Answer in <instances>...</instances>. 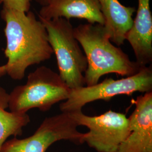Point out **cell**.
Wrapping results in <instances>:
<instances>
[{"instance_id": "obj_1", "label": "cell", "mask_w": 152, "mask_h": 152, "mask_svg": "<svg viewBox=\"0 0 152 152\" xmlns=\"http://www.w3.org/2000/svg\"><path fill=\"white\" fill-rule=\"evenodd\" d=\"M1 17L5 22L6 74L13 80H20L29 66L49 60L53 51L46 28L32 11L3 7Z\"/></svg>"}, {"instance_id": "obj_2", "label": "cell", "mask_w": 152, "mask_h": 152, "mask_svg": "<svg viewBox=\"0 0 152 152\" xmlns=\"http://www.w3.org/2000/svg\"><path fill=\"white\" fill-rule=\"evenodd\" d=\"M73 33L87 59V69L84 75L86 86L97 84L105 75L115 73L128 77L136 74L143 67L131 61L121 49L111 43L103 25L81 24L74 28Z\"/></svg>"}, {"instance_id": "obj_3", "label": "cell", "mask_w": 152, "mask_h": 152, "mask_svg": "<svg viewBox=\"0 0 152 152\" xmlns=\"http://www.w3.org/2000/svg\"><path fill=\"white\" fill-rule=\"evenodd\" d=\"M71 92L58 73L41 66L29 74L26 84L13 89L8 108L17 113H27L33 108L46 112L55 104L67 100Z\"/></svg>"}, {"instance_id": "obj_4", "label": "cell", "mask_w": 152, "mask_h": 152, "mask_svg": "<svg viewBox=\"0 0 152 152\" xmlns=\"http://www.w3.org/2000/svg\"><path fill=\"white\" fill-rule=\"evenodd\" d=\"M39 19L47 31L61 78L71 89L85 86L87 59L74 36V28L69 20L62 18L50 20L39 18Z\"/></svg>"}, {"instance_id": "obj_5", "label": "cell", "mask_w": 152, "mask_h": 152, "mask_svg": "<svg viewBox=\"0 0 152 152\" xmlns=\"http://www.w3.org/2000/svg\"><path fill=\"white\" fill-rule=\"evenodd\" d=\"M152 91V65L143 66L137 73L120 80L107 78L91 86L71 89L68 99L59 105L61 112L82 110L87 104L97 100L109 101L118 95Z\"/></svg>"}, {"instance_id": "obj_6", "label": "cell", "mask_w": 152, "mask_h": 152, "mask_svg": "<svg viewBox=\"0 0 152 152\" xmlns=\"http://www.w3.org/2000/svg\"><path fill=\"white\" fill-rule=\"evenodd\" d=\"M78 126L70 112H61L46 117L32 135L6 140L0 152H46L53 144L61 140L82 144L85 143V133L78 130Z\"/></svg>"}, {"instance_id": "obj_7", "label": "cell", "mask_w": 152, "mask_h": 152, "mask_svg": "<svg viewBox=\"0 0 152 152\" xmlns=\"http://www.w3.org/2000/svg\"><path fill=\"white\" fill-rule=\"evenodd\" d=\"M78 126H84L85 142L98 152H115L130 134L129 120L122 113L108 110L98 116H88L82 110L72 112Z\"/></svg>"}, {"instance_id": "obj_8", "label": "cell", "mask_w": 152, "mask_h": 152, "mask_svg": "<svg viewBox=\"0 0 152 152\" xmlns=\"http://www.w3.org/2000/svg\"><path fill=\"white\" fill-rule=\"evenodd\" d=\"M128 118L130 134L115 152H152V91L137 96Z\"/></svg>"}, {"instance_id": "obj_9", "label": "cell", "mask_w": 152, "mask_h": 152, "mask_svg": "<svg viewBox=\"0 0 152 152\" xmlns=\"http://www.w3.org/2000/svg\"><path fill=\"white\" fill-rule=\"evenodd\" d=\"M133 49L136 61L145 66L152 61V15L150 0H138L136 15L126 37Z\"/></svg>"}, {"instance_id": "obj_10", "label": "cell", "mask_w": 152, "mask_h": 152, "mask_svg": "<svg viewBox=\"0 0 152 152\" xmlns=\"http://www.w3.org/2000/svg\"><path fill=\"white\" fill-rule=\"evenodd\" d=\"M38 15L47 20L85 19L88 23L103 26L105 22L99 0H50L47 5L42 6Z\"/></svg>"}, {"instance_id": "obj_11", "label": "cell", "mask_w": 152, "mask_h": 152, "mask_svg": "<svg viewBox=\"0 0 152 152\" xmlns=\"http://www.w3.org/2000/svg\"><path fill=\"white\" fill-rule=\"evenodd\" d=\"M104 18V24L110 41L117 46L124 44L127 33L133 24L134 7H127L118 0H99Z\"/></svg>"}, {"instance_id": "obj_12", "label": "cell", "mask_w": 152, "mask_h": 152, "mask_svg": "<svg viewBox=\"0 0 152 152\" xmlns=\"http://www.w3.org/2000/svg\"><path fill=\"white\" fill-rule=\"evenodd\" d=\"M9 94L0 86V149L10 136H20L23 129L29 123L27 113L8 112Z\"/></svg>"}, {"instance_id": "obj_13", "label": "cell", "mask_w": 152, "mask_h": 152, "mask_svg": "<svg viewBox=\"0 0 152 152\" xmlns=\"http://www.w3.org/2000/svg\"><path fill=\"white\" fill-rule=\"evenodd\" d=\"M31 0H2L3 7L27 12L31 7Z\"/></svg>"}, {"instance_id": "obj_14", "label": "cell", "mask_w": 152, "mask_h": 152, "mask_svg": "<svg viewBox=\"0 0 152 152\" xmlns=\"http://www.w3.org/2000/svg\"><path fill=\"white\" fill-rule=\"evenodd\" d=\"M35 2H36L39 5L44 6L47 5L49 4L50 0H34Z\"/></svg>"}, {"instance_id": "obj_15", "label": "cell", "mask_w": 152, "mask_h": 152, "mask_svg": "<svg viewBox=\"0 0 152 152\" xmlns=\"http://www.w3.org/2000/svg\"><path fill=\"white\" fill-rule=\"evenodd\" d=\"M6 74V65L0 66V78Z\"/></svg>"}, {"instance_id": "obj_16", "label": "cell", "mask_w": 152, "mask_h": 152, "mask_svg": "<svg viewBox=\"0 0 152 152\" xmlns=\"http://www.w3.org/2000/svg\"><path fill=\"white\" fill-rule=\"evenodd\" d=\"M2 4V0H0V4Z\"/></svg>"}]
</instances>
